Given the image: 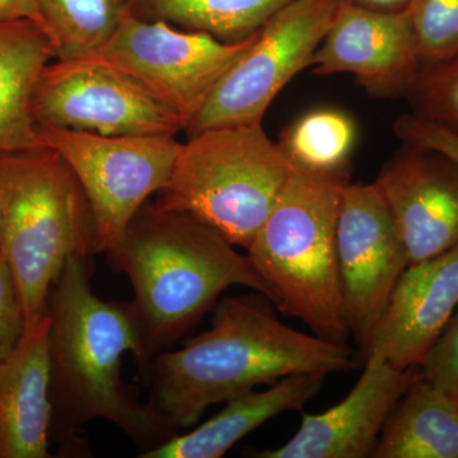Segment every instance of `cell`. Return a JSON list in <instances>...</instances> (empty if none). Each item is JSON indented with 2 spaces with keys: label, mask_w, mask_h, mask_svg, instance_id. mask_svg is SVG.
<instances>
[{
  "label": "cell",
  "mask_w": 458,
  "mask_h": 458,
  "mask_svg": "<svg viewBox=\"0 0 458 458\" xmlns=\"http://www.w3.org/2000/svg\"><path fill=\"white\" fill-rule=\"evenodd\" d=\"M16 20L33 21L47 31L38 0H0V21Z\"/></svg>",
  "instance_id": "83f0119b"
},
{
  "label": "cell",
  "mask_w": 458,
  "mask_h": 458,
  "mask_svg": "<svg viewBox=\"0 0 458 458\" xmlns=\"http://www.w3.org/2000/svg\"><path fill=\"white\" fill-rule=\"evenodd\" d=\"M366 7L382 9V11H399L405 7L406 0H352Z\"/></svg>",
  "instance_id": "f1b7e54d"
},
{
  "label": "cell",
  "mask_w": 458,
  "mask_h": 458,
  "mask_svg": "<svg viewBox=\"0 0 458 458\" xmlns=\"http://www.w3.org/2000/svg\"><path fill=\"white\" fill-rule=\"evenodd\" d=\"M55 57L54 42L38 23L0 21V152L45 147L30 104L38 75Z\"/></svg>",
  "instance_id": "ac0fdd59"
},
{
  "label": "cell",
  "mask_w": 458,
  "mask_h": 458,
  "mask_svg": "<svg viewBox=\"0 0 458 458\" xmlns=\"http://www.w3.org/2000/svg\"><path fill=\"white\" fill-rule=\"evenodd\" d=\"M310 68L318 75L351 74L376 98H399L409 96L423 64L403 9L342 0Z\"/></svg>",
  "instance_id": "7c38bea8"
},
{
  "label": "cell",
  "mask_w": 458,
  "mask_h": 458,
  "mask_svg": "<svg viewBox=\"0 0 458 458\" xmlns=\"http://www.w3.org/2000/svg\"><path fill=\"white\" fill-rule=\"evenodd\" d=\"M292 0H132L144 21H164L225 42L245 40Z\"/></svg>",
  "instance_id": "ffe728a7"
},
{
  "label": "cell",
  "mask_w": 458,
  "mask_h": 458,
  "mask_svg": "<svg viewBox=\"0 0 458 458\" xmlns=\"http://www.w3.org/2000/svg\"><path fill=\"white\" fill-rule=\"evenodd\" d=\"M0 252L16 276L30 327L47 315L66 261L98 254L95 222L80 180L50 147L0 152Z\"/></svg>",
  "instance_id": "5b68a950"
},
{
  "label": "cell",
  "mask_w": 458,
  "mask_h": 458,
  "mask_svg": "<svg viewBox=\"0 0 458 458\" xmlns=\"http://www.w3.org/2000/svg\"><path fill=\"white\" fill-rule=\"evenodd\" d=\"M348 168L312 170L292 162L276 203L246 250L276 309L333 343L351 337L336 243L343 192L351 182Z\"/></svg>",
  "instance_id": "277c9868"
},
{
  "label": "cell",
  "mask_w": 458,
  "mask_h": 458,
  "mask_svg": "<svg viewBox=\"0 0 458 458\" xmlns=\"http://www.w3.org/2000/svg\"><path fill=\"white\" fill-rule=\"evenodd\" d=\"M2 233H3V212H2V204H0V243H2Z\"/></svg>",
  "instance_id": "f546056e"
},
{
  "label": "cell",
  "mask_w": 458,
  "mask_h": 458,
  "mask_svg": "<svg viewBox=\"0 0 458 458\" xmlns=\"http://www.w3.org/2000/svg\"><path fill=\"white\" fill-rule=\"evenodd\" d=\"M340 2L292 0L274 14L189 123V137L218 126L262 123L280 90L311 65Z\"/></svg>",
  "instance_id": "9c48e42d"
},
{
  "label": "cell",
  "mask_w": 458,
  "mask_h": 458,
  "mask_svg": "<svg viewBox=\"0 0 458 458\" xmlns=\"http://www.w3.org/2000/svg\"><path fill=\"white\" fill-rule=\"evenodd\" d=\"M403 9L423 66L458 55V0H406Z\"/></svg>",
  "instance_id": "603a6c76"
},
{
  "label": "cell",
  "mask_w": 458,
  "mask_h": 458,
  "mask_svg": "<svg viewBox=\"0 0 458 458\" xmlns=\"http://www.w3.org/2000/svg\"><path fill=\"white\" fill-rule=\"evenodd\" d=\"M366 369L351 393L319 414H303L297 433L273 450L252 452L256 458L372 457L401 396L419 369H401L378 352H369Z\"/></svg>",
  "instance_id": "4fadbf2b"
},
{
  "label": "cell",
  "mask_w": 458,
  "mask_h": 458,
  "mask_svg": "<svg viewBox=\"0 0 458 458\" xmlns=\"http://www.w3.org/2000/svg\"><path fill=\"white\" fill-rule=\"evenodd\" d=\"M107 254L131 280L132 306L152 360L194 327L225 289L245 286L270 301L249 256L194 216L150 201Z\"/></svg>",
  "instance_id": "3957f363"
},
{
  "label": "cell",
  "mask_w": 458,
  "mask_h": 458,
  "mask_svg": "<svg viewBox=\"0 0 458 458\" xmlns=\"http://www.w3.org/2000/svg\"><path fill=\"white\" fill-rule=\"evenodd\" d=\"M25 304L16 276L5 256L0 252V361L7 360L25 335Z\"/></svg>",
  "instance_id": "d4e9b609"
},
{
  "label": "cell",
  "mask_w": 458,
  "mask_h": 458,
  "mask_svg": "<svg viewBox=\"0 0 458 458\" xmlns=\"http://www.w3.org/2000/svg\"><path fill=\"white\" fill-rule=\"evenodd\" d=\"M355 138V123L349 114L319 108L286 128L279 143L294 164L334 171L348 167Z\"/></svg>",
  "instance_id": "7402d4cb"
},
{
  "label": "cell",
  "mask_w": 458,
  "mask_h": 458,
  "mask_svg": "<svg viewBox=\"0 0 458 458\" xmlns=\"http://www.w3.org/2000/svg\"><path fill=\"white\" fill-rule=\"evenodd\" d=\"M419 372L434 384L458 388V309L419 367Z\"/></svg>",
  "instance_id": "4316f807"
},
{
  "label": "cell",
  "mask_w": 458,
  "mask_h": 458,
  "mask_svg": "<svg viewBox=\"0 0 458 458\" xmlns=\"http://www.w3.org/2000/svg\"><path fill=\"white\" fill-rule=\"evenodd\" d=\"M260 293L216 303L209 330L150 361L148 403L174 432L194 426L209 406L286 377L337 375L358 367L355 349L280 321Z\"/></svg>",
  "instance_id": "6da1fadb"
},
{
  "label": "cell",
  "mask_w": 458,
  "mask_h": 458,
  "mask_svg": "<svg viewBox=\"0 0 458 458\" xmlns=\"http://www.w3.org/2000/svg\"><path fill=\"white\" fill-rule=\"evenodd\" d=\"M49 315L26 328L16 351L0 361V458H49Z\"/></svg>",
  "instance_id": "2e32d148"
},
{
  "label": "cell",
  "mask_w": 458,
  "mask_h": 458,
  "mask_svg": "<svg viewBox=\"0 0 458 458\" xmlns=\"http://www.w3.org/2000/svg\"><path fill=\"white\" fill-rule=\"evenodd\" d=\"M336 243L346 321L364 358L394 286L410 265L375 182H349L344 189Z\"/></svg>",
  "instance_id": "8fae6325"
},
{
  "label": "cell",
  "mask_w": 458,
  "mask_h": 458,
  "mask_svg": "<svg viewBox=\"0 0 458 458\" xmlns=\"http://www.w3.org/2000/svg\"><path fill=\"white\" fill-rule=\"evenodd\" d=\"M38 129L42 144L64 157L82 185L95 222L98 252H110L135 214L165 188L182 144L176 135Z\"/></svg>",
  "instance_id": "52a82bcc"
},
{
  "label": "cell",
  "mask_w": 458,
  "mask_h": 458,
  "mask_svg": "<svg viewBox=\"0 0 458 458\" xmlns=\"http://www.w3.org/2000/svg\"><path fill=\"white\" fill-rule=\"evenodd\" d=\"M256 33L242 41L225 42L131 13L92 55L134 78L179 114L188 129L225 74L251 47Z\"/></svg>",
  "instance_id": "30bf717a"
},
{
  "label": "cell",
  "mask_w": 458,
  "mask_h": 458,
  "mask_svg": "<svg viewBox=\"0 0 458 458\" xmlns=\"http://www.w3.org/2000/svg\"><path fill=\"white\" fill-rule=\"evenodd\" d=\"M55 59L98 53L132 13V0H38Z\"/></svg>",
  "instance_id": "44dd1931"
},
{
  "label": "cell",
  "mask_w": 458,
  "mask_h": 458,
  "mask_svg": "<svg viewBox=\"0 0 458 458\" xmlns=\"http://www.w3.org/2000/svg\"><path fill=\"white\" fill-rule=\"evenodd\" d=\"M30 111L38 128L101 135H176L179 114L98 56L55 59L42 69Z\"/></svg>",
  "instance_id": "ba28073f"
},
{
  "label": "cell",
  "mask_w": 458,
  "mask_h": 458,
  "mask_svg": "<svg viewBox=\"0 0 458 458\" xmlns=\"http://www.w3.org/2000/svg\"><path fill=\"white\" fill-rule=\"evenodd\" d=\"M394 131L406 146L424 148L447 157L458 165V134L417 114H403Z\"/></svg>",
  "instance_id": "484cf974"
},
{
  "label": "cell",
  "mask_w": 458,
  "mask_h": 458,
  "mask_svg": "<svg viewBox=\"0 0 458 458\" xmlns=\"http://www.w3.org/2000/svg\"><path fill=\"white\" fill-rule=\"evenodd\" d=\"M409 98L419 116L458 134V55L423 66Z\"/></svg>",
  "instance_id": "cb8c5ba5"
},
{
  "label": "cell",
  "mask_w": 458,
  "mask_h": 458,
  "mask_svg": "<svg viewBox=\"0 0 458 458\" xmlns=\"http://www.w3.org/2000/svg\"><path fill=\"white\" fill-rule=\"evenodd\" d=\"M321 373L286 377L267 390L225 403V408L191 432L174 434L141 458H219L241 439L283 412L297 411L321 391Z\"/></svg>",
  "instance_id": "e0dca14e"
},
{
  "label": "cell",
  "mask_w": 458,
  "mask_h": 458,
  "mask_svg": "<svg viewBox=\"0 0 458 458\" xmlns=\"http://www.w3.org/2000/svg\"><path fill=\"white\" fill-rule=\"evenodd\" d=\"M291 167L292 159L262 123L207 129L181 144L155 203L194 216L247 250Z\"/></svg>",
  "instance_id": "8992f818"
},
{
  "label": "cell",
  "mask_w": 458,
  "mask_h": 458,
  "mask_svg": "<svg viewBox=\"0 0 458 458\" xmlns=\"http://www.w3.org/2000/svg\"><path fill=\"white\" fill-rule=\"evenodd\" d=\"M375 458H458V388L418 372L379 436Z\"/></svg>",
  "instance_id": "d6986e66"
},
{
  "label": "cell",
  "mask_w": 458,
  "mask_h": 458,
  "mask_svg": "<svg viewBox=\"0 0 458 458\" xmlns=\"http://www.w3.org/2000/svg\"><path fill=\"white\" fill-rule=\"evenodd\" d=\"M457 309L458 245L406 267L364 358L378 352L397 369H419Z\"/></svg>",
  "instance_id": "9a60e30c"
},
{
  "label": "cell",
  "mask_w": 458,
  "mask_h": 458,
  "mask_svg": "<svg viewBox=\"0 0 458 458\" xmlns=\"http://www.w3.org/2000/svg\"><path fill=\"white\" fill-rule=\"evenodd\" d=\"M375 183L390 209L410 264L458 245V165L450 158L406 146L382 167Z\"/></svg>",
  "instance_id": "5bb4252c"
},
{
  "label": "cell",
  "mask_w": 458,
  "mask_h": 458,
  "mask_svg": "<svg viewBox=\"0 0 458 458\" xmlns=\"http://www.w3.org/2000/svg\"><path fill=\"white\" fill-rule=\"evenodd\" d=\"M89 261L69 259L50 291L51 437L69 438L83 424L104 419L143 454L177 433L123 384L126 352L134 355L144 377L152 358L132 303L106 302L93 293Z\"/></svg>",
  "instance_id": "7a4b0ae2"
}]
</instances>
